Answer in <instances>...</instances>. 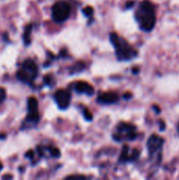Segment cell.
Wrapping results in <instances>:
<instances>
[{"instance_id":"1","label":"cell","mask_w":179,"mask_h":180,"mask_svg":"<svg viewBox=\"0 0 179 180\" xmlns=\"http://www.w3.org/2000/svg\"><path fill=\"white\" fill-rule=\"evenodd\" d=\"M135 19L143 32H152L156 24V7L150 0H143L137 7Z\"/></svg>"},{"instance_id":"2","label":"cell","mask_w":179,"mask_h":180,"mask_svg":"<svg viewBox=\"0 0 179 180\" xmlns=\"http://www.w3.org/2000/svg\"><path fill=\"white\" fill-rule=\"evenodd\" d=\"M110 40L114 46L115 54L119 61H130L138 56V52L125 38H122L116 33L110 34Z\"/></svg>"},{"instance_id":"3","label":"cell","mask_w":179,"mask_h":180,"mask_svg":"<svg viewBox=\"0 0 179 180\" xmlns=\"http://www.w3.org/2000/svg\"><path fill=\"white\" fill-rule=\"evenodd\" d=\"M38 76V66L32 59H26L21 63L20 69L17 72V78L19 81L26 84H32V82Z\"/></svg>"},{"instance_id":"4","label":"cell","mask_w":179,"mask_h":180,"mask_svg":"<svg viewBox=\"0 0 179 180\" xmlns=\"http://www.w3.org/2000/svg\"><path fill=\"white\" fill-rule=\"evenodd\" d=\"M164 139L156 134H153L148 137L147 141L148 152L151 159H155V163L159 165L161 161V154H162V146H163Z\"/></svg>"},{"instance_id":"5","label":"cell","mask_w":179,"mask_h":180,"mask_svg":"<svg viewBox=\"0 0 179 180\" xmlns=\"http://www.w3.org/2000/svg\"><path fill=\"white\" fill-rule=\"evenodd\" d=\"M137 137V127L132 123L120 122L115 129V133L113 134V138L116 141L123 140H135Z\"/></svg>"},{"instance_id":"6","label":"cell","mask_w":179,"mask_h":180,"mask_svg":"<svg viewBox=\"0 0 179 180\" xmlns=\"http://www.w3.org/2000/svg\"><path fill=\"white\" fill-rule=\"evenodd\" d=\"M40 115H39V106L38 100L35 97H29L27 99V115L24 119L22 129L26 126V127H31L36 126L39 122Z\"/></svg>"},{"instance_id":"7","label":"cell","mask_w":179,"mask_h":180,"mask_svg":"<svg viewBox=\"0 0 179 180\" xmlns=\"http://www.w3.org/2000/svg\"><path fill=\"white\" fill-rule=\"evenodd\" d=\"M71 14V5L65 1L56 2L52 7V18L57 23H61L68 20Z\"/></svg>"},{"instance_id":"8","label":"cell","mask_w":179,"mask_h":180,"mask_svg":"<svg viewBox=\"0 0 179 180\" xmlns=\"http://www.w3.org/2000/svg\"><path fill=\"white\" fill-rule=\"evenodd\" d=\"M71 98V94L68 90H58L54 94V100L61 110H65L70 107Z\"/></svg>"},{"instance_id":"9","label":"cell","mask_w":179,"mask_h":180,"mask_svg":"<svg viewBox=\"0 0 179 180\" xmlns=\"http://www.w3.org/2000/svg\"><path fill=\"white\" fill-rule=\"evenodd\" d=\"M140 155L139 149H130L129 145H123L122 151H121V155L119 158L120 163H125V162H131L135 161V160L138 159Z\"/></svg>"},{"instance_id":"10","label":"cell","mask_w":179,"mask_h":180,"mask_svg":"<svg viewBox=\"0 0 179 180\" xmlns=\"http://www.w3.org/2000/svg\"><path fill=\"white\" fill-rule=\"evenodd\" d=\"M72 88L78 94H85L87 96H92L94 94L95 90L90 83L85 81H77L72 84Z\"/></svg>"},{"instance_id":"11","label":"cell","mask_w":179,"mask_h":180,"mask_svg":"<svg viewBox=\"0 0 179 180\" xmlns=\"http://www.w3.org/2000/svg\"><path fill=\"white\" fill-rule=\"evenodd\" d=\"M119 100V96L115 92H106L99 94L97 101L101 104H114Z\"/></svg>"},{"instance_id":"12","label":"cell","mask_w":179,"mask_h":180,"mask_svg":"<svg viewBox=\"0 0 179 180\" xmlns=\"http://www.w3.org/2000/svg\"><path fill=\"white\" fill-rule=\"evenodd\" d=\"M31 32H32V24H29L26 29V33L23 35V40L26 45H29L31 43Z\"/></svg>"},{"instance_id":"13","label":"cell","mask_w":179,"mask_h":180,"mask_svg":"<svg viewBox=\"0 0 179 180\" xmlns=\"http://www.w3.org/2000/svg\"><path fill=\"white\" fill-rule=\"evenodd\" d=\"M7 98V92L3 88H0V103H2Z\"/></svg>"},{"instance_id":"14","label":"cell","mask_w":179,"mask_h":180,"mask_svg":"<svg viewBox=\"0 0 179 180\" xmlns=\"http://www.w3.org/2000/svg\"><path fill=\"white\" fill-rule=\"evenodd\" d=\"M83 14L87 17H91L93 15V9L91 7H87L85 9H83Z\"/></svg>"},{"instance_id":"15","label":"cell","mask_w":179,"mask_h":180,"mask_svg":"<svg viewBox=\"0 0 179 180\" xmlns=\"http://www.w3.org/2000/svg\"><path fill=\"white\" fill-rule=\"evenodd\" d=\"M83 113H84V118L87 119V120H92V118H93V116H92V114L90 113V111L85 107V109L83 110Z\"/></svg>"},{"instance_id":"16","label":"cell","mask_w":179,"mask_h":180,"mask_svg":"<svg viewBox=\"0 0 179 180\" xmlns=\"http://www.w3.org/2000/svg\"><path fill=\"white\" fill-rule=\"evenodd\" d=\"M159 126H160V131H164V129H166V124H164V122L162 120L159 121Z\"/></svg>"},{"instance_id":"17","label":"cell","mask_w":179,"mask_h":180,"mask_svg":"<svg viewBox=\"0 0 179 180\" xmlns=\"http://www.w3.org/2000/svg\"><path fill=\"white\" fill-rule=\"evenodd\" d=\"M153 110L155 111L156 114H159V113H160V109H159L158 107H156V106H153Z\"/></svg>"},{"instance_id":"18","label":"cell","mask_w":179,"mask_h":180,"mask_svg":"<svg viewBox=\"0 0 179 180\" xmlns=\"http://www.w3.org/2000/svg\"><path fill=\"white\" fill-rule=\"evenodd\" d=\"M133 5H134V2H133V1L128 2V4H126V9H130V7H132Z\"/></svg>"},{"instance_id":"19","label":"cell","mask_w":179,"mask_h":180,"mask_svg":"<svg viewBox=\"0 0 179 180\" xmlns=\"http://www.w3.org/2000/svg\"><path fill=\"white\" fill-rule=\"evenodd\" d=\"M125 99L131 98V94H125Z\"/></svg>"},{"instance_id":"20","label":"cell","mask_w":179,"mask_h":180,"mask_svg":"<svg viewBox=\"0 0 179 180\" xmlns=\"http://www.w3.org/2000/svg\"><path fill=\"white\" fill-rule=\"evenodd\" d=\"M177 132H178V135H179V122H178V126H177Z\"/></svg>"},{"instance_id":"21","label":"cell","mask_w":179,"mask_h":180,"mask_svg":"<svg viewBox=\"0 0 179 180\" xmlns=\"http://www.w3.org/2000/svg\"><path fill=\"white\" fill-rule=\"evenodd\" d=\"M1 168H2V163L0 162V170H1Z\"/></svg>"}]
</instances>
